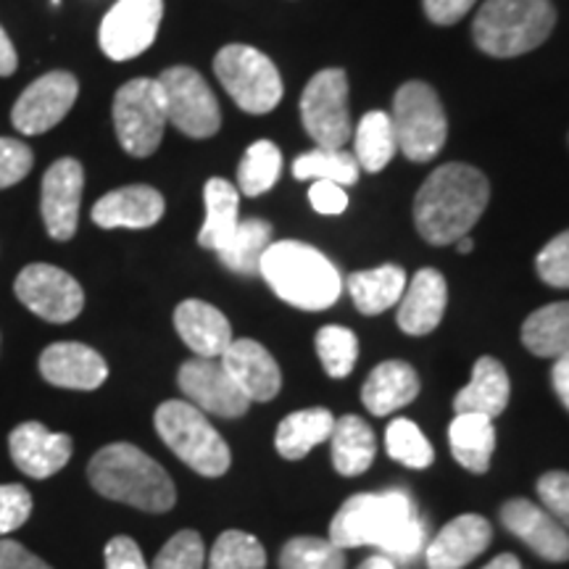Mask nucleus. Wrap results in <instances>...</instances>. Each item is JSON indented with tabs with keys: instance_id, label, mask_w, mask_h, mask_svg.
Wrapping results in <instances>:
<instances>
[{
	"instance_id": "11",
	"label": "nucleus",
	"mask_w": 569,
	"mask_h": 569,
	"mask_svg": "<svg viewBox=\"0 0 569 569\" xmlns=\"http://www.w3.org/2000/svg\"><path fill=\"white\" fill-rule=\"evenodd\" d=\"M301 119L319 148H343L353 138L343 69H322L311 77L301 96Z\"/></svg>"
},
{
	"instance_id": "15",
	"label": "nucleus",
	"mask_w": 569,
	"mask_h": 569,
	"mask_svg": "<svg viewBox=\"0 0 569 569\" xmlns=\"http://www.w3.org/2000/svg\"><path fill=\"white\" fill-rule=\"evenodd\" d=\"M77 96H80V82L74 74L48 71L21 92L19 101L13 103L11 122L21 134H42L53 130L71 111Z\"/></svg>"
},
{
	"instance_id": "25",
	"label": "nucleus",
	"mask_w": 569,
	"mask_h": 569,
	"mask_svg": "<svg viewBox=\"0 0 569 569\" xmlns=\"http://www.w3.org/2000/svg\"><path fill=\"white\" fill-rule=\"evenodd\" d=\"M509 390V375L501 361L493 356H482L472 369V380L453 398V411L457 415H486L493 419L507 409Z\"/></svg>"
},
{
	"instance_id": "32",
	"label": "nucleus",
	"mask_w": 569,
	"mask_h": 569,
	"mask_svg": "<svg viewBox=\"0 0 569 569\" xmlns=\"http://www.w3.org/2000/svg\"><path fill=\"white\" fill-rule=\"evenodd\" d=\"M522 343L543 359L569 356V301L549 303L532 311L522 325Z\"/></svg>"
},
{
	"instance_id": "14",
	"label": "nucleus",
	"mask_w": 569,
	"mask_h": 569,
	"mask_svg": "<svg viewBox=\"0 0 569 569\" xmlns=\"http://www.w3.org/2000/svg\"><path fill=\"white\" fill-rule=\"evenodd\" d=\"M180 390L193 403L196 409L206 411V415L222 417V419H238L243 417L251 401L238 382L227 372L222 359H198L184 361L177 375Z\"/></svg>"
},
{
	"instance_id": "54",
	"label": "nucleus",
	"mask_w": 569,
	"mask_h": 569,
	"mask_svg": "<svg viewBox=\"0 0 569 569\" xmlns=\"http://www.w3.org/2000/svg\"><path fill=\"white\" fill-rule=\"evenodd\" d=\"M457 243H459V253H469L475 248L472 238H461V240H457Z\"/></svg>"
},
{
	"instance_id": "21",
	"label": "nucleus",
	"mask_w": 569,
	"mask_h": 569,
	"mask_svg": "<svg viewBox=\"0 0 569 569\" xmlns=\"http://www.w3.org/2000/svg\"><path fill=\"white\" fill-rule=\"evenodd\" d=\"M163 196L151 184H127L111 190L92 206V222L103 230H148L163 217Z\"/></svg>"
},
{
	"instance_id": "47",
	"label": "nucleus",
	"mask_w": 569,
	"mask_h": 569,
	"mask_svg": "<svg viewBox=\"0 0 569 569\" xmlns=\"http://www.w3.org/2000/svg\"><path fill=\"white\" fill-rule=\"evenodd\" d=\"M309 201L319 213H330V217H332V213H343L346 211L348 196H346V190L340 188V184L317 180L309 190Z\"/></svg>"
},
{
	"instance_id": "1",
	"label": "nucleus",
	"mask_w": 569,
	"mask_h": 569,
	"mask_svg": "<svg viewBox=\"0 0 569 569\" xmlns=\"http://www.w3.org/2000/svg\"><path fill=\"white\" fill-rule=\"evenodd\" d=\"M330 540L340 549L375 546L396 565H411L427 549V530L411 493L393 488L348 498L332 519Z\"/></svg>"
},
{
	"instance_id": "18",
	"label": "nucleus",
	"mask_w": 569,
	"mask_h": 569,
	"mask_svg": "<svg viewBox=\"0 0 569 569\" xmlns=\"http://www.w3.org/2000/svg\"><path fill=\"white\" fill-rule=\"evenodd\" d=\"M503 528L530 546L546 561H569V532L549 511L528 498H515L501 507Z\"/></svg>"
},
{
	"instance_id": "53",
	"label": "nucleus",
	"mask_w": 569,
	"mask_h": 569,
	"mask_svg": "<svg viewBox=\"0 0 569 569\" xmlns=\"http://www.w3.org/2000/svg\"><path fill=\"white\" fill-rule=\"evenodd\" d=\"M482 569H522V565H519V559L511 557V553H501V557H496L488 567Z\"/></svg>"
},
{
	"instance_id": "42",
	"label": "nucleus",
	"mask_w": 569,
	"mask_h": 569,
	"mask_svg": "<svg viewBox=\"0 0 569 569\" xmlns=\"http://www.w3.org/2000/svg\"><path fill=\"white\" fill-rule=\"evenodd\" d=\"M536 269L540 280L551 284V288H569V230L557 234V238L538 253Z\"/></svg>"
},
{
	"instance_id": "39",
	"label": "nucleus",
	"mask_w": 569,
	"mask_h": 569,
	"mask_svg": "<svg viewBox=\"0 0 569 569\" xmlns=\"http://www.w3.org/2000/svg\"><path fill=\"white\" fill-rule=\"evenodd\" d=\"M317 353L322 359L325 372L330 377H348L359 359V340L348 327L327 325L317 332Z\"/></svg>"
},
{
	"instance_id": "31",
	"label": "nucleus",
	"mask_w": 569,
	"mask_h": 569,
	"mask_svg": "<svg viewBox=\"0 0 569 569\" xmlns=\"http://www.w3.org/2000/svg\"><path fill=\"white\" fill-rule=\"evenodd\" d=\"M336 417L327 409H303L296 415L284 417L277 427L274 446L277 453L288 461L303 459L311 448H317L325 440H330Z\"/></svg>"
},
{
	"instance_id": "28",
	"label": "nucleus",
	"mask_w": 569,
	"mask_h": 569,
	"mask_svg": "<svg viewBox=\"0 0 569 569\" xmlns=\"http://www.w3.org/2000/svg\"><path fill=\"white\" fill-rule=\"evenodd\" d=\"M448 440L461 467L475 475L488 472L496 448L493 419L486 415H457L448 427Z\"/></svg>"
},
{
	"instance_id": "9",
	"label": "nucleus",
	"mask_w": 569,
	"mask_h": 569,
	"mask_svg": "<svg viewBox=\"0 0 569 569\" xmlns=\"http://www.w3.org/2000/svg\"><path fill=\"white\" fill-rule=\"evenodd\" d=\"M213 71L227 96L248 113H269L282 101L280 71L251 46H224L213 59Z\"/></svg>"
},
{
	"instance_id": "13",
	"label": "nucleus",
	"mask_w": 569,
	"mask_h": 569,
	"mask_svg": "<svg viewBox=\"0 0 569 569\" xmlns=\"http://www.w3.org/2000/svg\"><path fill=\"white\" fill-rule=\"evenodd\" d=\"M163 0H117L101 21V51L111 61H130L146 53L159 34Z\"/></svg>"
},
{
	"instance_id": "48",
	"label": "nucleus",
	"mask_w": 569,
	"mask_h": 569,
	"mask_svg": "<svg viewBox=\"0 0 569 569\" xmlns=\"http://www.w3.org/2000/svg\"><path fill=\"white\" fill-rule=\"evenodd\" d=\"M478 3V0H422L427 19L436 21L440 27L457 24L469 13V9Z\"/></svg>"
},
{
	"instance_id": "4",
	"label": "nucleus",
	"mask_w": 569,
	"mask_h": 569,
	"mask_svg": "<svg viewBox=\"0 0 569 569\" xmlns=\"http://www.w3.org/2000/svg\"><path fill=\"white\" fill-rule=\"evenodd\" d=\"M259 274L284 303L303 311L330 309L343 290L336 264L322 251L298 240L269 246L261 256Z\"/></svg>"
},
{
	"instance_id": "22",
	"label": "nucleus",
	"mask_w": 569,
	"mask_h": 569,
	"mask_svg": "<svg viewBox=\"0 0 569 569\" xmlns=\"http://www.w3.org/2000/svg\"><path fill=\"white\" fill-rule=\"evenodd\" d=\"M493 540L490 522L480 515H461L448 522L436 538L427 543L425 557L430 569H461L480 557Z\"/></svg>"
},
{
	"instance_id": "45",
	"label": "nucleus",
	"mask_w": 569,
	"mask_h": 569,
	"mask_svg": "<svg viewBox=\"0 0 569 569\" xmlns=\"http://www.w3.org/2000/svg\"><path fill=\"white\" fill-rule=\"evenodd\" d=\"M538 496L543 509L569 530V472H546L538 480Z\"/></svg>"
},
{
	"instance_id": "27",
	"label": "nucleus",
	"mask_w": 569,
	"mask_h": 569,
	"mask_svg": "<svg viewBox=\"0 0 569 569\" xmlns=\"http://www.w3.org/2000/svg\"><path fill=\"white\" fill-rule=\"evenodd\" d=\"M203 201L206 222L201 227V232H198V246L206 248V251H222L240 224L238 188H234L232 182L222 180V177H213V180L206 182Z\"/></svg>"
},
{
	"instance_id": "38",
	"label": "nucleus",
	"mask_w": 569,
	"mask_h": 569,
	"mask_svg": "<svg viewBox=\"0 0 569 569\" xmlns=\"http://www.w3.org/2000/svg\"><path fill=\"white\" fill-rule=\"evenodd\" d=\"M267 553L264 546L253 536L240 530H227L213 543L209 569H264Z\"/></svg>"
},
{
	"instance_id": "29",
	"label": "nucleus",
	"mask_w": 569,
	"mask_h": 569,
	"mask_svg": "<svg viewBox=\"0 0 569 569\" xmlns=\"http://www.w3.org/2000/svg\"><path fill=\"white\" fill-rule=\"evenodd\" d=\"M332 446V465L343 478H356L365 475L372 467L377 453V440L372 427L365 419L348 415L343 419H336L330 436Z\"/></svg>"
},
{
	"instance_id": "8",
	"label": "nucleus",
	"mask_w": 569,
	"mask_h": 569,
	"mask_svg": "<svg viewBox=\"0 0 569 569\" xmlns=\"http://www.w3.org/2000/svg\"><path fill=\"white\" fill-rule=\"evenodd\" d=\"M167 103L159 80H130L113 96V130L119 146L134 159H148L159 151L167 130Z\"/></svg>"
},
{
	"instance_id": "40",
	"label": "nucleus",
	"mask_w": 569,
	"mask_h": 569,
	"mask_svg": "<svg viewBox=\"0 0 569 569\" xmlns=\"http://www.w3.org/2000/svg\"><path fill=\"white\" fill-rule=\"evenodd\" d=\"M386 448L390 459L401 461V465L411 469L430 467L432 459H436L430 440L422 436V430L411 419H396V422H390L386 432Z\"/></svg>"
},
{
	"instance_id": "35",
	"label": "nucleus",
	"mask_w": 569,
	"mask_h": 569,
	"mask_svg": "<svg viewBox=\"0 0 569 569\" xmlns=\"http://www.w3.org/2000/svg\"><path fill=\"white\" fill-rule=\"evenodd\" d=\"M359 161H356V156L348 153L346 148H317V151L298 156L293 163L296 180L336 182L340 188L359 180Z\"/></svg>"
},
{
	"instance_id": "19",
	"label": "nucleus",
	"mask_w": 569,
	"mask_h": 569,
	"mask_svg": "<svg viewBox=\"0 0 569 569\" xmlns=\"http://www.w3.org/2000/svg\"><path fill=\"white\" fill-rule=\"evenodd\" d=\"M40 375L56 388L96 390L109 377V365L84 343H53L40 353Z\"/></svg>"
},
{
	"instance_id": "20",
	"label": "nucleus",
	"mask_w": 569,
	"mask_h": 569,
	"mask_svg": "<svg viewBox=\"0 0 569 569\" xmlns=\"http://www.w3.org/2000/svg\"><path fill=\"white\" fill-rule=\"evenodd\" d=\"M222 365L238 388L248 396V401L267 403L280 393L282 388V372L277 367L274 356L267 351L264 346L256 343V340L240 338L232 340L230 348L219 356Z\"/></svg>"
},
{
	"instance_id": "52",
	"label": "nucleus",
	"mask_w": 569,
	"mask_h": 569,
	"mask_svg": "<svg viewBox=\"0 0 569 569\" xmlns=\"http://www.w3.org/2000/svg\"><path fill=\"white\" fill-rule=\"evenodd\" d=\"M359 569H396V561L388 559L386 553H375V557L361 561Z\"/></svg>"
},
{
	"instance_id": "26",
	"label": "nucleus",
	"mask_w": 569,
	"mask_h": 569,
	"mask_svg": "<svg viewBox=\"0 0 569 569\" xmlns=\"http://www.w3.org/2000/svg\"><path fill=\"white\" fill-rule=\"evenodd\" d=\"M419 396V375L407 361H382L361 388V401L375 417L393 415Z\"/></svg>"
},
{
	"instance_id": "36",
	"label": "nucleus",
	"mask_w": 569,
	"mask_h": 569,
	"mask_svg": "<svg viewBox=\"0 0 569 569\" xmlns=\"http://www.w3.org/2000/svg\"><path fill=\"white\" fill-rule=\"evenodd\" d=\"M282 172V153L272 140H256L238 167V188L248 198L264 196Z\"/></svg>"
},
{
	"instance_id": "7",
	"label": "nucleus",
	"mask_w": 569,
	"mask_h": 569,
	"mask_svg": "<svg viewBox=\"0 0 569 569\" xmlns=\"http://www.w3.org/2000/svg\"><path fill=\"white\" fill-rule=\"evenodd\" d=\"M390 119H393L398 151H403L409 161L425 163L440 153L448 122L438 92L430 84L419 80L401 84L393 98Z\"/></svg>"
},
{
	"instance_id": "46",
	"label": "nucleus",
	"mask_w": 569,
	"mask_h": 569,
	"mask_svg": "<svg viewBox=\"0 0 569 569\" xmlns=\"http://www.w3.org/2000/svg\"><path fill=\"white\" fill-rule=\"evenodd\" d=\"M103 557L106 569H151L146 565V559H142L140 546L127 536L111 538L109 543H106Z\"/></svg>"
},
{
	"instance_id": "41",
	"label": "nucleus",
	"mask_w": 569,
	"mask_h": 569,
	"mask_svg": "<svg viewBox=\"0 0 569 569\" xmlns=\"http://www.w3.org/2000/svg\"><path fill=\"white\" fill-rule=\"evenodd\" d=\"M206 546L196 530H182L167 540L151 569H203Z\"/></svg>"
},
{
	"instance_id": "2",
	"label": "nucleus",
	"mask_w": 569,
	"mask_h": 569,
	"mask_svg": "<svg viewBox=\"0 0 569 569\" xmlns=\"http://www.w3.org/2000/svg\"><path fill=\"white\" fill-rule=\"evenodd\" d=\"M490 201V184L469 163H443L427 177L415 201V224L427 243L448 246L467 238Z\"/></svg>"
},
{
	"instance_id": "23",
	"label": "nucleus",
	"mask_w": 569,
	"mask_h": 569,
	"mask_svg": "<svg viewBox=\"0 0 569 569\" xmlns=\"http://www.w3.org/2000/svg\"><path fill=\"white\" fill-rule=\"evenodd\" d=\"M398 327L407 336H427L440 325L448 303V288L438 269H419L398 301Z\"/></svg>"
},
{
	"instance_id": "50",
	"label": "nucleus",
	"mask_w": 569,
	"mask_h": 569,
	"mask_svg": "<svg viewBox=\"0 0 569 569\" xmlns=\"http://www.w3.org/2000/svg\"><path fill=\"white\" fill-rule=\"evenodd\" d=\"M551 382L557 396L561 398V403L569 409V356H561L557 359V365L551 369Z\"/></svg>"
},
{
	"instance_id": "16",
	"label": "nucleus",
	"mask_w": 569,
	"mask_h": 569,
	"mask_svg": "<svg viewBox=\"0 0 569 569\" xmlns=\"http://www.w3.org/2000/svg\"><path fill=\"white\" fill-rule=\"evenodd\" d=\"M84 190V167L77 159H59L48 167L40 184V211L53 240L67 243L80 224V203Z\"/></svg>"
},
{
	"instance_id": "10",
	"label": "nucleus",
	"mask_w": 569,
	"mask_h": 569,
	"mask_svg": "<svg viewBox=\"0 0 569 569\" xmlns=\"http://www.w3.org/2000/svg\"><path fill=\"white\" fill-rule=\"evenodd\" d=\"M163 103H167V119L188 138L206 140L213 138L222 127V111H219L217 96L209 82L190 67H169L159 77Z\"/></svg>"
},
{
	"instance_id": "17",
	"label": "nucleus",
	"mask_w": 569,
	"mask_h": 569,
	"mask_svg": "<svg viewBox=\"0 0 569 569\" xmlns=\"http://www.w3.org/2000/svg\"><path fill=\"white\" fill-rule=\"evenodd\" d=\"M9 451L27 478L48 480L69 465L74 448L63 432H51L42 422H21L9 436Z\"/></svg>"
},
{
	"instance_id": "5",
	"label": "nucleus",
	"mask_w": 569,
	"mask_h": 569,
	"mask_svg": "<svg viewBox=\"0 0 569 569\" xmlns=\"http://www.w3.org/2000/svg\"><path fill=\"white\" fill-rule=\"evenodd\" d=\"M557 11L549 0H486L472 24V38L482 53L496 59L536 51L549 40Z\"/></svg>"
},
{
	"instance_id": "30",
	"label": "nucleus",
	"mask_w": 569,
	"mask_h": 569,
	"mask_svg": "<svg viewBox=\"0 0 569 569\" xmlns=\"http://www.w3.org/2000/svg\"><path fill=\"white\" fill-rule=\"evenodd\" d=\"M407 290V272L396 264H382L367 272H356L348 277V293H351L356 309L361 315L375 317L401 301Z\"/></svg>"
},
{
	"instance_id": "33",
	"label": "nucleus",
	"mask_w": 569,
	"mask_h": 569,
	"mask_svg": "<svg viewBox=\"0 0 569 569\" xmlns=\"http://www.w3.org/2000/svg\"><path fill=\"white\" fill-rule=\"evenodd\" d=\"M356 161L369 174L386 169L398 151V140L393 130V119L386 111H369L361 117L353 132Z\"/></svg>"
},
{
	"instance_id": "49",
	"label": "nucleus",
	"mask_w": 569,
	"mask_h": 569,
	"mask_svg": "<svg viewBox=\"0 0 569 569\" xmlns=\"http://www.w3.org/2000/svg\"><path fill=\"white\" fill-rule=\"evenodd\" d=\"M0 569H51L46 561L34 557L17 543V540H0Z\"/></svg>"
},
{
	"instance_id": "34",
	"label": "nucleus",
	"mask_w": 569,
	"mask_h": 569,
	"mask_svg": "<svg viewBox=\"0 0 569 569\" xmlns=\"http://www.w3.org/2000/svg\"><path fill=\"white\" fill-rule=\"evenodd\" d=\"M272 246V224L264 219H246L219 253L222 264L232 272L253 277L261 269V256Z\"/></svg>"
},
{
	"instance_id": "12",
	"label": "nucleus",
	"mask_w": 569,
	"mask_h": 569,
	"mask_svg": "<svg viewBox=\"0 0 569 569\" xmlns=\"http://www.w3.org/2000/svg\"><path fill=\"white\" fill-rule=\"evenodd\" d=\"M13 290L34 317L53 325L71 322L84 309L82 284L69 272L51 264H30L21 269Z\"/></svg>"
},
{
	"instance_id": "6",
	"label": "nucleus",
	"mask_w": 569,
	"mask_h": 569,
	"mask_svg": "<svg viewBox=\"0 0 569 569\" xmlns=\"http://www.w3.org/2000/svg\"><path fill=\"white\" fill-rule=\"evenodd\" d=\"M156 432L190 469L203 478H222L230 469V448L201 409L190 401H163L156 409Z\"/></svg>"
},
{
	"instance_id": "24",
	"label": "nucleus",
	"mask_w": 569,
	"mask_h": 569,
	"mask_svg": "<svg viewBox=\"0 0 569 569\" xmlns=\"http://www.w3.org/2000/svg\"><path fill=\"white\" fill-rule=\"evenodd\" d=\"M174 327L180 332L182 343L190 348L196 356L203 359H219L232 343V327L227 317L217 306L198 301H182L174 311Z\"/></svg>"
},
{
	"instance_id": "44",
	"label": "nucleus",
	"mask_w": 569,
	"mask_h": 569,
	"mask_svg": "<svg viewBox=\"0 0 569 569\" xmlns=\"http://www.w3.org/2000/svg\"><path fill=\"white\" fill-rule=\"evenodd\" d=\"M32 515V496L24 486L6 482L0 486V536L19 530Z\"/></svg>"
},
{
	"instance_id": "51",
	"label": "nucleus",
	"mask_w": 569,
	"mask_h": 569,
	"mask_svg": "<svg viewBox=\"0 0 569 569\" xmlns=\"http://www.w3.org/2000/svg\"><path fill=\"white\" fill-rule=\"evenodd\" d=\"M19 67V56H17V48H13V42L9 40V34H6L3 27H0V77H11L13 71Z\"/></svg>"
},
{
	"instance_id": "43",
	"label": "nucleus",
	"mask_w": 569,
	"mask_h": 569,
	"mask_svg": "<svg viewBox=\"0 0 569 569\" xmlns=\"http://www.w3.org/2000/svg\"><path fill=\"white\" fill-rule=\"evenodd\" d=\"M34 167V153L30 146L17 138H0V190L13 188L24 180Z\"/></svg>"
},
{
	"instance_id": "37",
	"label": "nucleus",
	"mask_w": 569,
	"mask_h": 569,
	"mask_svg": "<svg viewBox=\"0 0 569 569\" xmlns=\"http://www.w3.org/2000/svg\"><path fill=\"white\" fill-rule=\"evenodd\" d=\"M280 569H346V553L330 538H293L282 546Z\"/></svg>"
},
{
	"instance_id": "3",
	"label": "nucleus",
	"mask_w": 569,
	"mask_h": 569,
	"mask_svg": "<svg viewBox=\"0 0 569 569\" xmlns=\"http://www.w3.org/2000/svg\"><path fill=\"white\" fill-rule=\"evenodd\" d=\"M90 486L103 498L163 515L174 507L177 490L159 461L132 443H111L90 459Z\"/></svg>"
}]
</instances>
